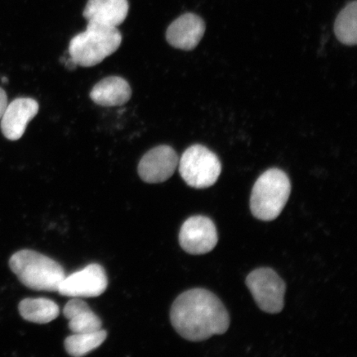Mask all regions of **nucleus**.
Masks as SVG:
<instances>
[{
  "mask_svg": "<svg viewBox=\"0 0 357 357\" xmlns=\"http://www.w3.org/2000/svg\"><path fill=\"white\" fill-rule=\"evenodd\" d=\"M173 328L183 338L202 342L225 333L230 325L229 312L215 294L204 289L187 290L173 303Z\"/></svg>",
  "mask_w": 357,
  "mask_h": 357,
  "instance_id": "nucleus-1",
  "label": "nucleus"
},
{
  "mask_svg": "<svg viewBox=\"0 0 357 357\" xmlns=\"http://www.w3.org/2000/svg\"><path fill=\"white\" fill-rule=\"evenodd\" d=\"M10 266L22 284L38 291L57 292L66 276L59 263L32 250L13 254Z\"/></svg>",
  "mask_w": 357,
  "mask_h": 357,
  "instance_id": "nucleus-2",
  "label": "nucleus"
},
{
  "mask_svg": "<svg viewBox=\"0 0 357 357\" xmlns=\"http://www.w3.org/2000/svg\"><path fill=\"white\" fill-rule=\"evenodd\" d=\"M121 43L117 28L88 22L86 30L71 39L69 54L79 66H95L114 54Z\"/></svg>",
  "mask_w": 357,
  "mask_h": 357,
  "instance_id": "nucleus-3",
  "label": "nucleus"
},
{
  "mask_svg": "<svg viewBox=\"0 0 357 357\" xmlns=\"http://www.w3.org/2000/svg\"><path fill=\"white\" fill-rule=\"evenodd\" d=\"M291 192L287 173L278 168L268 169L253 186L250 208L258 220L269 222L282 212Z\"/></svg>",
  "mask_w": 357,
  "mask_h": 357,
  "instance_id": "nucleus-4",
  "label": "nucleus"
},
{
  "mask_svg": "<svg viewBox=\"0 0 357 357\" xmlns=\"http://www.w3.org/2000/svg\"><path fill=\"white\" fill-rule=\"evenodd\" d=\"M178 166L183 180L195 189H205L213 185L222 172V165L217 155L199 144L185 150L178 160Z\"/></svg>",
  "mask_w": 357,
  "mask_h": 357,
  "instance_id": "nucleus-5",
  "label": "nucleus"
},
{
  "mask_svg": "<svg viewBox=\"0 0 357 357\" xmlns=\"http://www.w3.org/2000/svg\"><path fill=\"white\" fill-rule=\"evenodd\" d=\"M245 284L262 311L271 314L282 311L285 284L275 271L259 268L248 275Z\"/></svg>",
  "mask_w": 357,
  "mask_h": 357,
  "instance_id": "nucleus-6",
  "label": "nucleus"
},
{
  "mask_svg": "<svg viewBox=\"0 0 357 357\" xmlns=\"http://www.w3.org/2000/svg\"><path fill=\"white\" fill-rule=\"evenodd\" d=\"M107 287L108 278L104 267L91 264L73 274L66 275L57 292L71 298H93L101 296Z\"/></svg>",
  "mask_w": 357,
  "mask_h": 357,
  "instance_id": "nucleus-7",
  "label": "nucleus"
},
{
  "mask_svg": "<svg viewBox=\"0 0 357 357\" xmlns=\"http://www.w3.org/2000/svg\"><path fill=\"white\" fill-rule=\"evenodd\" d=\"M218 233L213 222L205 216H193L181 227L178 241L181 247L191 255H203L213 251L218 243Z\"/></svg>",
  "mask_w": 357,
  "mask_h": 357,
  "instance_id": "nucleus-8",
  "label": "nucleus"
},
{
  "mask_svg": "<svg viewBox=\"0 0 357 357\" xmlns=\"http://www.w3.org/2000/svg\"><path fill=\"white\" fill-rule=\"evenodd\" d=\"M178 158L172 147L162 145L154 147L142 156L138 164V175L149 184H158L169 180L176 171Z\"/></svg>",
  "mask_w": 357,
  "mask_h": 357,
  "instance_id": "nucleus-9",
  "label": "nucleus"
},
{
  "mask_svg": "<svg viewBox=\"0 0 357 357\" xmlns=\"http://www.w3.org/2000/svg\"><path fill=\"white\" fill-rule=\"evenodd\" d=\"M38 102L31 98H19L11 102L0 119V128L3 136L10 141L20 139L29 123L38 114Z\"/></svg>",
  "mask_w": 357,
  "mask_h": 357,
  "instance_id": "nucleus-10",
  "label": "nucleus"
},
{
  "mask_svg": "<svg viewBox=\"0 0 357 357\" xmlns=\"http://www.w3.org/2000/svg\"><path fill=\"white\" fill-rule=\"evenodd\" d=\"M205 29L206 26L202 17L186 13L168 26L167 40L173 47L184 51L194 50L204 37Z\"/></svg>",
  "mask_w": 357,
  "mask_h": 357,
  "instance_id": "nucleus-11",
  "label": "nucleus"
},
{
  "mask_svg": "<svg viewBox=\"0 0 357 357\" xmlns=\"http://www.w3.org/2000/svg\"><path fill=\"white\" fill-rule=\"evenodd\" d=\"M128 10V0H88L83 15L88 22L117 28L126 20Z\"/></svg>",
  "mask_w": 357,
  "mask_h": 357,
  "instance_id": "nucleus-12",
  "label": "nucleus"
},
{
  "mask_svg": "<svg viewBox=\"0 0 357 357\" xmlns=\"http://www.w3.org/2000/svg\"><path fill=\"white\" fill-rule=\"evenodd\" d=\"M89 96L96 105L100 106H121L131 99L132 89L126 79L119 77H109L97 83Z\"/></svg>",
  "mask_w": 357,
  "mask_h": 357,
  "instance_id": "nucleus-13",
  "label": "nucleus"
},
{
  "mask_svg": "<svg viewBox=\"0 0 357 357\" xmlns=\"http://www.w3.org/2000/svg\"><path fill=\"white\" fill-rule=\"evenodd\" d=\"M65 318L69 320V328L73 333L99 331L102 321L86 302L73 298L64 307Z\"/></svg>",
  "mask_w": 357,
  "mask_h": 357,
  "instance_id": "nucleus-14",
  "label": "nucleus"
},
{
  "mask_svg": "<svg viewBox=\"0 0 357 357\" xmlns=\"http://www.w3.org/2000/svg\"><path fill=\"white\" fill-rule=\"evenodd\" d=\"M22 319L29 322L46 324L55 320L60 314L59 307L48 298H25L19 305Z\"/></svg>",
  "mask_w": 357,
  "mask_h": 357,
  "instance_id": "nucleus-15",
  "label": "nucleus"
},
{
  "mask_svg": "<svg viewBox=\"0 0 357 357\" xmlns=\"http://www.w3.org/2000/svg\"><path fill=\"white\" fill-rule=\"evenodd\" d=\"M334 33L339 42L347 46H355L357 43V2L356 0L347 4L339 13L334 24Z\"/></svg>",
  "mask_w": 357,
  "mask_h": 357,
  "instance_id": "nucleus-16",
  "label": "nucleus"
},
{
  "mask_svg": "<svg viewBox=\"0 0 357 357\" xmlns=\"http://www.w3.org/2000/svg\"><path fill=\"white\" fill-rule=\"evenodd\" d=\"M106 338L107 332L102 329L96 332L73 333L66 338L65 349L71 356H84L100 347Z\"/></svg>",
  "mask_w": 357,
  "mask_h": 357,
  "instance_id": "nucleus-17",
  "label": "nucleus"
},
{
  "mask_svg": "<svg viewBox=\"0 0 357 357\" xmlns=\"http://www.w3.org/2000/svg\"><path fill=\"white\" fill-rule=\"evenodd\" d=\"M8 105V98L6 91L0 88V119H1L4 110Z\"/></svg>",
  "mask_w": 357,
  "mask_h": 357,
  "instance_id": "nucleus-18",
  "label": "nucleus"
},
{
  "mask_svg": "<svg viewBox=\"0 0 357 357\" xmlns=\"http://www.w3.org/2000/svg\"><path fill=\"white\" fill-rule=\"evenodd\" d=\"M65 65L67 69L70 70H74L77 68L78 65L75 63V61L73 58H70V59L65 60Z\"/></svg>",
  "mask_w": 357,
  "mask_h": 357,
  "instance_id": "nucleus-19",
  "label": "nucleus"
}]
</instances>
